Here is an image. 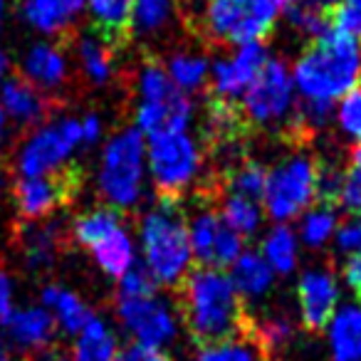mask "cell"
<instances>
[{"mask_svg":"<svg viewBox=\"0 0 361 361\" xmlns=\"http://www.w3.org/2000/svg\"><path fill=\"white\" fill-rule=\"evenodd\" d=\"M20 245H23V260L30 270H45L55 262L57 247H60V231L55 226H35L25 223Z\"/></svg>","mask_w":361,"mask_h":361,"instance_id":"23","label":"cell"},{"mask_svg":"<svg viewBox=\"0 0 361 361\" xmlns=\"http://www.w3.org/2000/svg\"><path fill=\"white\" fill-rule=\"evenodd\" d=\"M144 267L151 272L156 285L178 287L191 272V243L188 223L178 208V201L159 198L154 208L141 218L139 226Z\"/></svg>","mask_w":361,"mask_h":361,"instance_id":"3","label":"cell"},{"mask_svg":"<svg viewBox=\"0 0 361 361\" xmlns=\"http://www.w3.org/2000/svg\"><path fill=\"white\" fill-rule=\"evenodd\" d=\"M336 228H339L336 208L329 206V203H319V206L310 208L305 213V218L300 223V238L307 247L317 250V247H324L334 238Z\"/></svg>","mask_w":361,"mask_h":361,"instance_id":"29","label":"cell"},{"mask_svg":"<svg viewBox=\"0 0 361 361\" xmlns=\"http://www.w3.org/2000/svg\"><path fill=\"white\" fill-rule=\"evenodd\" d=\"M82 186L80 169L67 164L65 169L52 171L47 176L35 178H20L16 183V203L18 213L25 223H37L47 218L52 211L70 203Z\"/></svg>","mask_w":361,"mask_h":361,"instance_id":"10","label":"cell"},{"mask_svg":"<svg viewBox=\"0 0 361 361\" xmlns=\"http://www.w3.org/2000/svg\"><path fill=\"white\" fill-rule=\"evenodd\" d=\"M265 183H267V171L260 164H255V161H245V164H240L238 169H233L228 173L226 188H228V196L260 201L262 193H265Z\"/></svg>","mask_w":361,"mask_h":361,"instance_id":"33","label":"cell"},{"mask_svg":"<svg viewBox=\"0 0 361 361\" xmlns=\"http://www.w3.org/2000/svg\"><path fill=\"white\" fill-rule=\"evenodd\" d=\"M136 87H139L141 102H169L178 92L173 87V82H171L166 67L159 60H146L141 65Z\"/></svg>","mask_w":361,"mask_h":361,"instance_id":"35","label":"cell"},{"mask_svg":"<svg viewBox=\"0 0 361 361\" xmlns=\"http://www.w3.org/2000/svg\"><path fill=\"white\" fill-rule=\"evenodd\" d=\"M262 257L272 272L290 275L297 267V235L287 226H275L262 240Z\"/></svg>","mask_w":361,"mask_h":361,"instance_id":"27","label":"cell"},{"mask_svg":"<svg viewBox=\"0 0 361 361\" xmlns=\"http://www.w3.org/2000/svg\"><path fill=\"white\" fill-rule=\"evenodd\" d=\"M156 280L151 272L141 265H134L124 277L119 280V290H116V300H144V297L156 295Z\"/></svg>","mask_w":361,"mask_h":361,"instance_id":"38","label":"cell"},{"mask_svg":"<svg viewBox=\"0 0 361 361\" xmlns=\"http://www.w3.org/2000/svg\"><path fill=\"white\" fill-rule=\"evenodd\" d=\"M344 282L349 285V290L356 295V300L361 302V252L351 255L344 265Z\"/></svg>","mask_w":361,"mask_h":361,"instance_id":"43","label":"cell"},{"mask_svg":"<svg viewBox=\"0 0 361 361\" xmlns=\"http://www.w3.org/2000/svg\"><path fill=\"white\" fill-rule=\"evenodd\" d=\"M334 361H361V305H346L329 322Z\"/></svg>","mask_w":361,"mask_h":361,"instance_id":"20","label":"cell"},{"mask_svg":"<svg viewBox=\"0 0 361 361\" xmlns=\"http://www.w3.org/2000/svg\"><path fill=\"white\" fill-rule=\"evenodd\" d=\"M361 80V47L356 40L326 30L295 62V92L312 106H331Z\"/></svg>","mask_w":361,"mask_h":361,"instance_id":"2","label":"cell"},{"mask_svg":"<svg viewBox=\"0 0 361 361\" xmlns=\"http://www.w3.org/2000/svg\"><path fill=\"white\" fill-rule=\"evenodd\" d=\"M23 361H72V356L65 346L57 344V341H52V344L42 346V349L27 351Z\"/></svg>","mask_w":361,"mask_h":361,"instance_id":"41","label":"cell"},{"mask_svg":"<svg viewBox=\"0 0 361 361\" xmlns=\"http://www.w3.org/2000/svg\"><path fill=\"white\" fill-rule=\"evenodd\" d=\"M146 166L159 198L178 201L180 193L193 186L201 171V149L186 131H161L149 136Z\"/></svg>","mask_w":361,"mask_h":361,"instance_id":"6","label":"cell"},{"mask_svg":"<svg viewBox=\"0 0 361 361\" xmlns=\"http://www.w3.org/2000/svg\"><path fill=\"white\" fill-rule=\"evenodd\" d=\"M82 144L80 119H60L52 124L37 126L18 151L20 178H35L60 171L67 166L72 151Z\"/></svg>","mask_w":361,"mask_h":361,"instance_id":"8","label":"cell"},{"mask_svg":"<svg viewBox=\"0 0 361 361\" xmlns=\"http://www.w3.org/2000/svg\"><path fill=\"white\" fill-rule=\"evenodd\" d=\"M317 173L319 169L307 156H292L267 173L265 211L277 226L302 216L317 198Z\"/></svg>","mask_w":361,"mask_h":361,"instance_id":"7","label":"cell"},{"mask_svg":"<svg viewBox=\"0 0 361 361\" xmlns=\"http://www.w3.org/2000/svg\"><path fill=\"white\" fill-rule=\"evenodd\" d=\"M3 186H6V173L0 171V191H3Z\"/></svg>","mask_w":361,"mask_h":361,"instance_id":"50","label":"cell"},{"mask_svg":"<svg viewBox=\"0 0 361 361\" xmlns=\"http://www.w3.org/2000/svg\"><path fill=\"white\" fill-rule=\"evenodd\" d=\"M116 356V339L109 326L92 317L90 324L80 331V339L72 351V361H114Z\"/></svg>","mask_w":361,"mask_h":361,"instance_id":"26","label":"cell"},{"mask_svg":"<svg viewBox=\"0 0 361 361\" xmlns=\"http://www.w3.org/2000/svg\"><path fill=\"white\" fill-rule=\"evenodd\" d=\"M240 114L257 126L285 121L295 106V82L282 60H267L260 75L243 92Z\"/></svg>","mask_w":361,"mask_h":361,"instance_id":"9","label":"cell"},{"mask_svg":"<svg viewBox=\"0 0 361 361\" xmlns=\"http://www.w3.org/2000/svg\"><path fill=\"white\" fill-rule=\"evenodd\" d=\"M166 72H169L176 90L183 92V94H191V92L206 87L208 75H211V65H208V60L201 55L180 52V55L171 57Z\"/></svg>","mask_w":361,"mask_h":361,"instance_id":"28","label":"cell"},{"mask_svg":"<svg viewBox=\"0 0 361 361\" xmlns=\"http://www.w3.org/2000/svg\"><path fill=\"white\" fill-rule=\"evenodd\" d=\"M188 243H191L193 260L201 262V267L226 270L243 255V238L226 226L221 213L203 208L198 216L188 223Z\"/></svg>","mask_w":361,"mask_h":361,"instance_id":"11","label":"cell"},{"mask_svg":"<svg viewBox=\"0 0 361 361\" xmlns=\"http://www.w3.org/2000/svg\"><path fill=\"white\" fill-rule=\"evenodd\" d=\"M121 228V216L116 208H94L90 213H82L75 223H72V240L80 243L82 247L92 250L99 245L104 238H109L114 231Z\"/></svg>","mask_w":361,"mask_h":361,"instance_id":"25","label":"cell"},{"mask_svg":"<svg viewBox=\"0 0 361 361\" xmlns=\"http://www.w3.org/2000/svg\"><path fill=\"white\" fill-rule=\"evenodd\" d=\"M267 50L262 42H250V45H240L231 57L213 62L211 65V92L213 99L221 102H233L240 99L243 92L250 87V82L260 75V70L265 67Z\"/></svg>","mask_w":361,"mask_h":361,"instance_id":"12","label":"cell"},{"mask_svg":"<svg viewBox=\"0 0 361 361\" xmlns=\"http://www.w3.org/2000/svg\"><path fill=\"white\" fill-rule=\"evenodd\" d=\"M176 297L180 322L198 349L250 334L252 319L226 270L196 267L183 277Z\"/></svg>","mask_w":361,"mask_h":361,"instance_id":"1","label":"cell"},{"mask_svg":"<svg viewBox=\"0 0 361 361\" xmlns=\"http://www.w3.org/2000/svg\"><path fill=\"white\" fill-rule=\"evenodd\" d=\"M292 0H206L203 30L221 45H250L270 35Z\"/></svg>","mask_w":361,"mask_h":361,"instance_id":"4","label":"cell"},{"mask_svg":"<svg viewBox=\"0 0 361 361\" xmlns=\"http://www.w3.org/2000/svg\"><path fill=\"white\" fill-rule=\"evenodd\" d=\"M92 255H94L97 265L116 280H121L134 267V245H131V238L124 228L114 231L99 245L92 247Z\"/></svg>","mask_w":361,"mask_h":361,"instance_id":"24","label":"cell"},{"mask_svg":"<svg viewBox=\"0 0 361 361\" xmlns=\"http://www.w3.org/2000/svg\"><path fill=\"white\" fill-rule=\"evenodd\" d=\"M97 35L114 50L131 37V8L134 0H87Z\"/></svg>","mask_w":361,"mask_h":361,"instance_id":"19","label":"cell"},{"mask_svg":"<svg viewBox=\"0 0 361 361\" xmlns=\"http://www.w3.org/2000/svg\"><path fill=\"white\" fill-rule=\"evenodd\" d=\"M221 218L226 221V226L231 231H235L240 238H247V235H255V231L260 228L262 211L257 201L240 198V196H228L226 203H223Z\"/></svg>","mask_w":361,"mask_h":361,"instance_id":"32","label":"cell"},{"mask_svg":"<svg viewBox=\"0 0 361 361\" xmlns=\"http://www.w3.org/2000/svg\"><path fill=\"white\" fill-rule=\"evenodd\" d=\"M6 75H8V57L3 55V50H0V82H3Z\"/></svg>","mask_w":361,"mask_h":361,"instance_id":"46","label":"cell"},{"mask_svg":"<svg viewBox=\"0 0 361 361\" xmlns=\"http://www.w3.org/2000/svg\"><path fill=\"white\" fill-rule=\"evenodd\" d=\"M146 141L136 129H124L104 146L99 166V191L109 208H134L144 191Z\"/></svg>","mask_w":361,"mask_h":361,"instance_id":"5","label":"cell"},{"mask_svg":"<svg viewBox=\"0 0 361 361\" xmlns=\"http://www.w3.org/2000/svg\"><path fill=\"white\" fill-rule=\"evenodd\" d=\"M231 267V280L240 297H262L272 287L275 272L260 252H243Z\"/></svg>","mask_w":361,"mask_h":361,"instance_id":"22","label":"cell"},{"mask_svg":"<svg viewBox=\"0 0 361 361\" xmlns=\"http://www.w3.org/2000/svg\"><path fill=\"white\" fill-rule=\"evenodd\" d=\"M23 77L40 92L62 87L67 80V60L62 50L47 42L32 45L23 60Z\"/></svg>","mask_w":361,"mask_h":361,"instance_id":"18","label":"cell"},{"mask_svg":"<svg viewBox=\"0 0 361 361\" xmlns=\"http://www.w3.org/2000/svg\"><path fill=\"white\" fill-rule=\"evenodd\" d=\"M77 57L82 62V70L94 85H106L111 80V47L99 35H87L77 42Z\"/></svg>","mask_w":361,"mask_h":361,"instance_id":"30","label":"cell"},{"mask_svg":"<svg viewBox=\"0 0 361 361\" xmlns=\"http://www.w3.org/2000/svg\"><path fill=\"white\" fill-rule=\"evenodd\" d=\"M336 121H339L341 131L349 139H354L356 146H361V85H356L349 94L339 99Z\"/></svg>","mask_w":361,"mask_h":361,"instance_id":"37","label":"cell"},{"mask_svg":"<svg viewBox=\"0 0 361 361\" xmlns=\"http://www.w3.org/2000/svg\"><path fill=\"white\" fill-rule=\"evenodd\" d=\"M13 312V280L6 270H0V324H6Z\"/></svg>","mask_w":361,"mask_h":361,"instance_id":"42","label":"cell"},{"mask_svg":"<svg viewBox=\"0 0 361 361\" xmlns=\"http://www.w3.org/2000/svg\"><path fill=\"white\" fill-rule=\"evenodd\" d=\"M3 326H6L8 336L25 351H35L52 344L57 334L55 317L45 307H25L20 312H13V317Z\"/></svg>","mask_w":361,"mask_h":361,"instance_id":"17","label":"cell"},{"mask_svg":"<svg viewBox=\"0 0 361 361\" xmlns=\"http://www.w3.org/2000/svg\"><path fill=\"white\" fill-rule=\"evenodd\" d=\"M346 176L361 188V146H354V151H351V171Z\"/></svg>","mask_w":361,"mask_h":361,"instance_id":"45","label":"cell"},{"mask_svg":"<svg viewBox=\"0 0 361 361\" xmlns=\"http://www.w3.org/2000/svg\"><path fill=\"white\" fill-rule=\"evenodd\" d=\"M0 106L16 124L40 126L42 121L50 119L55 102L35 85H30L23 75H16L0 85Z\"/></svg>","mask_w":361,"mask_h":361,"instance_id":"15","label":"cell"},{"mask_svg":"<svg viewBox=\"0 0 361 361\" xmlns=\"http://www.w3.org/2000/svg\"><path fill=\"white\" fill-rule=\"evenodd\" d=\"M173 0H134L131 8V35H159L171 20Z\"/></svg>","mask_w":361,"mask_h":361,"instance_id":"31","label":"cell"},{"mask_svg":"<svg viewBox=\"0 0 361 361\" xmlns=\"http://www.w3.org/2000/svg\"><path fill=\"white\" fill-rule=\"evenodd\" d=\"M6 111H3V106H0V141H3V136H6Z\"/></svg>","mask_w":361,"mask_h":361,"instance_id":"47","label":"cell"},{"mask_svg":"<svg viewBox=\"0 0 361 361\" xmlns=\"http://www.w3.org/2000/svg\"><path fill=\"white\" fill-rule=\"evenodd\" d=\"M196 361H265L260 346L252 341V336H240V339L218 341L211 346H201L196 354Z\"/></svg>","mask_w":361,"mask_h":361,"instance_id":"34","label":"cell"},{"mask_svg":"<svg viewBox=\"0 0 361 361\" xmlns=\"http://www.w3.org/2000/svg\"><path fill=\"white\" fill-rule=\"evenodd\" d=\"M42 305L52 312L55 322H60V326L67 334H80V331L90 324L92 317H94L90 307H87L75 292L65 290V287H60V285L42 287Z\"/></svg>","mask_w":361,"mask_h":361,"instance_id":"21","label":"cell"},{"mask_svg":"<svg viewBox=\"0 0 361 361\" xmlns=\"http://www.w3.org/2000/svg\"><path fill=\"white\" fill-rule=\"evenodd\" d=\"M336 250L344 255H359L361 252V216H351L346 223H341L334 233Z\"/></svg>","mask_w":361,"mask_h":361,"instance_id":"39","label":"cell"},{"mask_svg":"<svg viewBox=\"0 0 361 361\" xmlns=\"http://www.w3.org/2000/svg\"><path fill=\"white\" fill-rule=\"evenodd\" d=\"M329 30L361 40V0H336L329 11Z\"/></svg>","mask_w":361,"mask_h":361,"instance_id":"36","label":"cell"},{"mask_svg":"<svg viewBox=\"0 0 361 361\" xmlns=\"http://www.w3.org/2000/svg\"><path fill=\"white\" fill-rule=\"evenodd\" d=\"M3 13H6V0H0V23H3Z\"/></svg>","mask_w":361,"mask_h":361,"instance_id":"49","label":"cell"},{"mask_svg":"<svg viewBox=\"0 0 361 361\" xmlns=\"http://www.w3.org/2000/svg\"><path fill=\"white\" fill-rule=\"evenodd\" d=\"M0 361H11V351H8V346L0 341Z\"/></svg>","mask_w":361,"mask_h":361,"instance_id":"48","label":"cell"},{"mask_svg":"<svg viewBox=\"0 0 361 361\" xmlns=\"http://www.w3.org/2000/svg\"><path fill=\"white\" fill-rule=\"evenodd\" d=\"M297 297H300L302 324L310 331H319L334 317L336 302H339V287H336V280L331 272L307 270L300 277Z\"/></svg>","mask_w":361,"mask_h":361,"instance_id":"14","label":"cell"},{"mask_svg":"<svg viewBox=\"0 0 361 361\" xmlns=\"http://www.w3.org/2000/svg\"><path fill=\"white\" fill-rule=\"evenodd\" d=\"M80 124H82V144H85V146L97 144V141H99V136H102V119H99V116L87 114V116H82V119H80Z\"/></svg>","mask_w":361,"mask_h":361,"instance_id":"44","label":"cell"},{"mask_svg":"<svg viewBox=\"0 0 361 361\" xmlns=\"http://www.w3.org/2000/svg\"><path fill=\"white\" fill-rule=\"evenodd\" d=\"M87 0H23V18L45 35H65L75 27Z\"/></svg>","mask_w":361,"mask_h":361,"instance_id":"16","label":"cell"},{"mask_svg":"<svg viewBox=\"0 0 361 361\" xmlns=\"http://www.w3.org/2000/svg\"><path fill=\"white\" fill-rule=\"evenodd\" d=\"M114 361H173L169 354H164L161 349H154V346H144V344H129L121 351H116Z\"/></svg>","mask_w":361,"mask_h":361,"instance_id":"40","label":"cell"},{"mask_svg":"<svg viewBox=\"0 0 361 361\" xmlns=\"http://www.w3.org/2000/svg\"><path fill=\"white\" fill-rule=\"evenodd\" d=\"M116 314L129 334H134L136 344L154 346L173 339L176 334V317L169 305L154 297L144 300H116Z\"/></svg>","mask_w":361,"mask_h":361,"instance_id":"13","label":"cell"}]
</instances>
